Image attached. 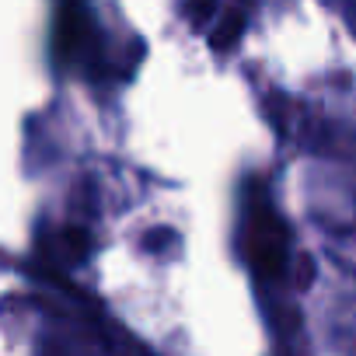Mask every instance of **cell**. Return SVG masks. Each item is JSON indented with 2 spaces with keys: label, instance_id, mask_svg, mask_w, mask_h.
<instances>
[{
  "label": "cell",
  "instance_id": "1",
  "mask_svg": "<svg viewBox=\"0 0 356 356\" xmlns=\"http://www.w3.org/2000/svg\"><path fill=\"white\" fill-rule=\"evenodd\" d=\"M245 259L259 280H280L290 269V231L262 189H252L245 210Z\"/></svg>",
  "mask_w": 356,
  "mask_h": 356
},
{
  "label": "cell",
  "instance_id": "2",
  "mask_svg": "<svg viewBox=\"0 0 356 356\" xmlns=\"http://www.w3.org/2000/svg\"><path fill=\"white\" fill-rule=\"evenodd\" d=\"M95 53V22L77 0H63V8L56 11L53 25V60L60 67H77L88 63Z\"/></svg>",
  "mask_w": 356,
  "mask_h": 356
},
{
  "label": "cell",
  "instance_id": "3",
  "mask_svg": "<svg viewBox=\"0 0 356 356\" xmlns=\"http://www.w3.org/2000/svg\"><path fill=\"white\" fill-rule=\"evenodd\" d=\"M88 252H91V234H88L84 227H77V224L60 227V231L49 238V255H53V262H60V266H77V262L88 259Z\"/></svg>",
  "mask_w": 356,
  "mask_h": 356
},
{
  "label": "cell",
  "instance_id": "4",
  "mask_svg": "<svg viewBox=\"0 0 356 356\" xmlns=\"http://www.w3.org/2000/svg\"><path fill=\"white\" fill-rule=\"evenodd\" d=\"M241 32H245V15H241V11H227V15L220 18V25L213 29L210 46H213V49H231V46L241 39Z\"/></svg>",
  "mask_w": 356,
  "mask_h": 356
},
{
  "label": "cell",
  "instance_id": "5",
  "mask_svg": "<svg viewBox=\"0 0 356 356\" xmlns=\"http://www.w3.org/2000/svg\"><path fill=\"white\" fill-rule=\"evenodd\" d=\"M186 11H189V22L193 25H207V22L217 18V0H189Z\"/></svg>",
  "mask_w": 356,
  "mask_h": 356
},
{
  "label": "cell",
  "instance_id": "6",
  "mask_svg": "<svg viewBox=\"0 0 356 356\" xmlns=\"http://www.w3.org/2000/svg\"><path fill=\"white\" fill-rule=\"evenodd\" d=\"M293 280H297V286H300V290H307V286H311V280H314V262H311L307 255H300V259H297V266H293Z\"/></svg>",
  "mask_w": 356,
  "mask_h": 356
}]
</instances>
